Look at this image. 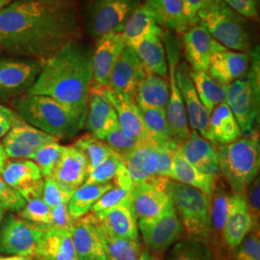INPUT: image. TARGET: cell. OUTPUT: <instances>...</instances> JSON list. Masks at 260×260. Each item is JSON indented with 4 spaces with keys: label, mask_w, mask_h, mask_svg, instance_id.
Wrapping results in <instances>:
<instances>
[{
    "label": "cell",
    "mask_w": 260,
    "mask_h": 260,
    "mask_svg": "<svg viewBox=\"0 0 260 260\" xmlns=\"http://www.w3.org/2000/svg\"><path fill=\"white\" fill-rule=\"evenodd\" d=\"M170 98V86L166 78L146 72L140 82L134 101L140 108L166 110Z\"/></svg>",
    "instance_id": "cell-34"
},
{
    "label": "cell",
    "mask_w": 260,
    "mask_h": 260,
    "mask_svg": "<svg viewBox=\"0 0 260 260\" xmlns=\"http://www.w3.org/2000/svg\"><path fill=\"white\" fill-rule=\"evenodd\" d=\"M103 141L111 149L113 153H115L121 159L122 163L129 156L138 142V140L130 136L121 129L120 125L110 132Z\"/></svg>",
    "instance_id": "cell-47"
},
{
    "label": "cell",
    "mask_w": 260,
    "mask_h": 260,
    "mask_svg": "<svg viewBox=\"0 0 260 260\" xmlns=\"http://www.w3.org/2000/svg\"><path fill=\"white\" fill-rule=\"evenodd\" d=\"M259 47H257L251 52L249 71L226 86L224 103L238 122L242 136H248L256 130L259 119Z\"/></svg>",
    "instance_id": "cell-6"
},
{
    "label": "cell",
    "mask_w": 260,
    "mask_h": 260,
    "mask_svg": "<svg viewBox=\"0 0 260 260\" xmlns=\"http://www.w3.org/2000/svg\"><path fill=\"white\" fill-rule=\"evenodd\" d=\"M141 0H91L87 10L90 34L100 38L111 32H121Z\"/></svg>",
    "instance_id": "cell-9"
},
{
    "label": "cell",
    "mask_w": 260,
    "mask_h": 260,
    "mask_svg": "<svg viewBox=\"0 0 260 260\" xmlns=\"http://www.w3.org/2000/svg\"><path fill=\"white\" fill-rule=\"evenodd\" d=\"M88 164L82 151L74 146L63 147L61 155L49 177L76 190L88 177Z\"/></svg>",
    "instance_id": "cell-30"
},
{
    "label": "cell",
    "mask_w": 260,
    "mask_h": 260,
    "mask_svg": "<svg viewBox=\"0 0 260 260\" xmlns=\"http://www.w3.org/2000/svg\"><path fill=\"white\" fill-rule=\"evenodd\" d=\"M241 129L226 103L219 104L209 117V141L214 145H226L241 138Z\"/></svg>",
    "instance_id": "cell-33"
},
{
    "label": "cell",
    "mask_w": 260,
    "mask_h": 260,
    "mask_svg": "<svg viewBox=\"0 0 260 260\" xmlns=\"http://www.w3.org/2000/svg\"><path fill=\"white\" fill-rule=\"evenodd\" d=\"M3 216H4V210H3V209H1V208H0V222H1V220H2V218H3Z\"/></svg>",
    "instance_id": "cell-60"
},
{
    "label": "cell",
    "mask_w": 260,
    "mask_h": 260,
    "mask_svg": "<svg viewBox=\"0 0 260 260\" xmlns=\"http://www.w3.org/2000/svg\"><path fill=\"white\" fill-rule=\"evenodd\" d=\"M198 24L226 49L246 52L250 48V35L245 19L223 0H208L198 14Z\"/></svg>",
    "instance_id": "cell-7"
},
{
    "label": "cell",
    "mask_w": 260,
    "mask_h": 260,
    "mask_svg": "<svg viewBox=\"0 0 260 260\" xmlns=\"http://www.w3.org/2000/svg\"><path fill=\"white\" fill-rule=\"evenodd\" d=\"M138 229L147 251L157 255L168 251L184 234L173 205L156 218L138 220Z\"/></svg>",
    "instance_id": "cell-12"
},
{
    "label": "cell",
    "mask_w": 260,
    "mask_h": 260,
    "mask_svg": "<svg viewBox=\"0 0 260 260\" xmlns=\"http://www.w3.org/2000/svg\"><path fill=\"white\" fill-rule=\"evenodd\" d=\"M75 191L51 177H47L44 180L42 199L52 209L59 205L68 204Z\"/></svg>",
    "instance_id": "cell-45"
},
{
    "label": "cell",
    "mask_w": 260,
    "mask_h": 260,
    "mask_svg": "<svg viewBox=\"0 0 260 260\" xmlns=\"http://www.w3.org/2000/svg\"><path fill=\"white\" fill-rule=\"evenodd\" d=\"M70 232L78 260H108L103 232L90 214L74 221Z\"/></svg>",
    "instance_id": "cell-15"
},
{
    "label": "cell",
    "mask_w": 260,
    "mask_h": 260,
    "mask_svg": "<svg viewBox=\"0 0 260 260\" xmlns=\"http://www.w3.org/2000/svg\"><path fill=\"white\" fill-rule=\"evenodd\" d=\"M159 148L160 146L149 137L138 140L135 149L123 162L133 184L158 178Z\"/></svg>",
    "instance_id": "cell-24"
},
{
    "label": "cell",
    "mask_w": 260,
    "mask_h": 260,
    "mask_svg": "<svg viewBox=\"0 0 260 260\" xmlns=\"http://www.w3.org/2000/svg\"><path fill=\"white\" fill-rule=\"evenodd\" d=\"M0 260H34L30 256H19V255H8L4 257H0Z\"/></svg>",
    "instance_id": "cell-58"
},
{
    "label": "cell",
    "mask_w": 260,
    "mask_h": 260,
    "mask_svg": "<svg viewBox=\"0 0 260 260\" xmlns=\"http://www.w3.org/2000/svg\"><path fill=\"white\" fill-rule=\"evenodd\" d=\"M125 47L121 32H111L98 38L92 55V84L102 88L109 86L113 68Z\"/></svg>",
    "instance_id": "cell-19"
},
{
    "label": "cell",
    "mask_w": 260,
    "mask_h": 260,
    "mask_svg": "<svg viewBox=\"0 0 260 260\" xmlns=\"http://www.w3.org/2000/svg\"><path fill=\"white\" fill-rule=\"evenodd\" d=\"M53 142L58 140L17 117L2 145L8 157L31 160L37 149Z\"/></svg>",
    "instance_id": "cell-14"
},
{
    "label": "cell",
    "mask_w": 260,
    "mask_h": 260,
    "mask_svg": "<svg viewBox=\"0 0 260 260\" xmlns=\"http://www.w3.org/2000/svg\"><path fill=\"white\" fill-rule=\"evenodd\" d=\"M63 147L64 146H61L58 142H53L37 149L33 154L31 160L36 163L44 178L51 176Z\"/></svg>",
    "instance_id": "cell-44"
},
{
    "label": "cell",
    "mask_w": 260,
    "mask_h": 260,
    "mask_svg": "<svg viewBox=\"0 0 260 260\" xmlns=\"http://www.w3.org/2000/svg\"><path fill=\"white\" fill-rule=\"evenodd\" d=\"M125 169L124 164L115 153L93 170L86 178V184H106L113 182Z\"/></svg>",
    "instance_id": "cell-43"
},
{
    "label": "cell",
    "mask_w": 260,
    "mask_h": 260,
    "mask_svg": "<svg viewBox=\"0 0 260 260\" xmlns=\"http://www.w3.org/2000/svg\"><path fill=\"white\" fill-rule=\"evenodd\" d=\"M167 260H217V258L207 244L183 238L173 245Z\"/></svg>",
    "instance_id": "cell-41"
},
{
    "label": "cell",
    "mask_w": 260,
    "mask_h": 260,
    "mask_svg": "<svg viewBox=\"0 0 260 260\" xmlns=\"http://www.w3.org/2000/svg\"><path fill=\"white\" fill-rule=\"evenodd\" d=\"M163 32L155 33L142 40L132 47L139 57L145 71L166 78L169 73L166 49L163 44Z\"/></svg>",
    "instance_id": "cell-32"
},
{
    "label": "cell",
    "mask_w": 260,
    "mask_h": 260,
    "mask_svg": "<svg viewBox=\"0 0 260 260\" xmlns=\"http://www.w3.org/2000/svg\"><path fill=\"white\" fill-rule=\"evenodd\" d=\"M19 217L31 223L47 226L51 225V209L44 202L42 197L28 200L25 206L19 212Z\"/></svg>",
    "instance_id": "cell-46"
},
{
    "label": "cell",
    "mask_w": 260,
    "mask_h": 260,
    "mask_svg": "<svg viewBox=\"0 0 260 260\" xmlns=\"http://www.w3.org/2000/svg\"><path fill=\"white\" fill-rule=\"evenodd\" d=\"M148 137L159 146H177L171 136L166 119V110L140 108Z\"/></svg>",
    "instance_id": "cell-39"
},
{
    "label": "cell",
    "mask_w": 260,
    "mask_h": 260,
    "mask_svg": "<svg viewBox=\"0 0 260 260\" xmlns=\"http://www.w3.org/2000/svg\"><path fill=\"white\" fill-rule=\"evenodd\" d=\"M128 193L129 190L124 187L114 186L96 201V203L91 208L90 213H99L120 204L128 197Z\"/></svg>",
    "instance_id": "cell-49"
},
{
    "label": "cell",
    "mask_w": 260,
    "mask_h": 260,
    "mask_svg": "<svg viewBox=\"0 0 260 260\" xmlns=\"http://www.w3.org/2000/svg\"><path fill=\"white\" fill-rule=\"evenodd\" d=\"M232 260H260L259 228L252 229L233 251Z\"/></svg>",
    "instance_id": "cell-48"
},
{
    "label": "cell",
    "mask_w": 260,
    "mask_h": 260,
    "mask_svg": "<svg viewBox=\"0 0 260 260\" xmlns=\"http://www.w3.org/2000/svg\"><path fill=\"white\" fill-rule=\"evenodd\" d=\"M246 199L253 223L255 226H259L260 184L258 177H256L249 186L246 192Z\"/></svg>",
    "instance_id": "cell-51"
},
{
    "label": "cell",
    "mask_w": 260,
    "mask_h": 260,
    "mask_svg": "<svg viewBox=\"0 0 260 260\" xmlns=\"http://www.w3.org/2000/svg\"><path fill=\"white\" fill-rule=\"evenodd\" d=\"M33 257L36 260H78L70 229L46 230L38 241Z\"/></svg>",
    "instance_id": "cell-28"
},
{
    "label": "cell",
    "mask_w": 260,
    "mask_h": 260,
    "mask_svg": "<svg viewBox=\"0 0 260 260\" xmlns=\"http://www.w3.org/2000/svg\"><path fill=\"white\" fill-rule=\"evenodd\" d=\"M232 9L243 18L256 19L258 16L259 0H223Z\"/></svg>",
    "instance_id": "cell-52"
},
{
    "label": "cell",
    "mask_w": 260,
    "mask_h": 260,
    "mask_svg": "<svg viewBox=\"0 0 260 260\" xmlns=\"http://www.w3.org/2000/svg\"><path fill=\"white\" fill-rule=\"evenodd\" d=\"M92 81V55L75 41L43 62L27 93L51 98L85 121Z\"/></svg>",
    "instance_id": "cell-2"
},
{
    "label": "cell",
    "mask_w": 260,
    "mask_h": 260,
    "mask_svg": "<svg viewBox=\"0 0 260 260\" xmlns=\"http://www.w3.org/2000/svg\"><path fill=\"white\" fill-rule=\"evenodd\" d=\"M184 157L206 175L220 178L218 170L217 147L204 138L198 131L192 130L189 138L179 145Z\"/></svg>",
    "instance_id": "cell-29"
},
{
    "label": "cell",
    "mask_w": 260,
    "mask_h": 260,
    "mask_svg": "<svg viewBox=\"0 0 260 260\" xmlns=\"http://www.w3.org/2000/svg\"><path fill=\"white\" fill-rule=\"evenodd\" d=\"M47 226L8 215L0 228V252L6 255L34 256L38 241Z\"/></svg>",
    "instance_id": "cell-11"
},
{
    "label": "cell",
    "mask_w": 260,
    "mask_h": 260,
    "mask_svg": "<svg viewBox=\"0 0 260 260\" xmlns=\"http://www.w3.org/2000/svg\"><path fill=\"white\" fill-rule=\"evenodd\" d=\"M114 186V182L106 184L83 183L79 186L68 203V211L71 218L75 221L87 215L96 201Z\"/></svg>",
    "instance_id": "cell-37"
},
{
    "label": "cell",
    "mask_w": 260,
    "mask_h": 260,
    "mask_svg": "<svg viewBox=\"0 0 260 260\" xmlns=\"http://www.w3.org/2000/svg\"><path fill=\"white\" fill-rule=\"evenodd\" d=\"M103 90L117 113L119 125L121 129L135 139L148 138L139 107L134 99L124 93L116 92L109 87L103 88Z\"/></svg>",
    "instance_id": "cell-27"
},
{
    "label": "cell",
    "mask_w": 260,
    "mask_h": 260,
    "mask_svg": "<svg viewBox=\"0 0 260 260\" xmlns=\"http://www.w3.org/2000/svg\"><path fill=\"white\" fill-rule=\"evenodd\" d=\"M26 205V201L18 191L10 187L0 177V208L19 212Z\"/></svg>",
    "instance_id": "cell-50"
},
{
    "label": "cell",
    "mask_w": 260,
    "mask_h": 260,
    "mask_svg": "<svg viewBox=\"0 0 260 260\" xmlns=\"http://www.w3.org/2000/svg\"><path fill=\"white\" fill-rule=\"evenodd\" d=\"M163 186L182 224L185 238L208 245L210 198L194 187L169 178H164Z\"/></svg>",
    "instance_id": "cell-5"
},
{
    "label": "cell",
    "mask_w": 260,
    "mask_h": 260,
    "mask_svg": "<svg viewBox=\"0 0 260 260\" xmlns=\"http://www.w3.org/2000/svg\"><path fill=\"white\" fill-rule=\"evenodd\" d=\"M74 220L68 211V204H62L51 209V225L50 228L70 229Z\"/></svg>",
    "instance_id": "cell-53"
},
{
    "label": "cell",
    "mask_w": 260,
    "mask_h": 260,
    "mask_svg": "<svg viewBox=\"0 0 260 260\" xmlns=\"http://www.w3.org/2000/svg\"><path fill=\"white\" fill-rule=\"evenodd\" d=\"M186 60L192 71L207 72L209 61L214 53L225 50L204 26L197 24L183 34Z\"/></svg>",
    "instance_id": "cell-23"
},
{
    "label": "cell",
    "mask_w": 260,
    "mask_h": 260,
    "mask_svg": "<svg viewBox=\"0 0 260 260\" xmlns=\"http://www.w3.org/2000/svg\"><path fill=\"white\" fill-rule=\"evenodd\" d=\"M42 66L43 62L38 60L0 52V100L27 93Z\"/></svg>",
    "instance_id": "cell-10"
},
{
    "label": "cell",
    "mask_w": 260,
    "mask_h": 260,
    "mask_svg": "<svg viewBox=\"0 0 260 260\" xmlns=\"http://www.w3.org/2000/svg\"><path fill=\"white\" fill-rule=\"evenodd\" d=\"M251 65V55L230 49L219 51L211 56L207 74L223 86L233 83L245 75Z\"/></svg>",
    "instance_id": "cell-26"
},
{
    "label": "cell",
    "mask_w": 260,
    "mask_h": 260,
    "mask_svg": "<svg viewBox=\"0 0 260 260\" xmlns=\"http://www.w3.org/2000/svg\"><path fill=\"white\" fill-rule=\"evenodd\" d=\"M163 42L166 46L168 67L170 75V98L166 108L168 127L174 141L180 145L190 136V128L187 119L185 106L176 81V68L179 63V46L176 39L170 34H163Z\"/></svg>",
    "instance_id": "cell-8"
},
{
    "label": "cell",
    "mask_w": 260,
    "mask_h": 260,
    "mask_svg": "<svg viewBox=\"0 0 260 260\" xmlns=\"http://www.w3.org/2000/svg\"><path fill=\"white\" fill-rule=\"evenodd\" d=\"M164 178H155L149 182L133 184L128 201L137 221L156 218L172 205L164 186Z\"/></svg>",
    "instance_id": "cell-13"
},
{
    "label": "cell",
    "mask_w": 260,
    "mask_h": 260,
    "mask_svg": "<svg viewBox=\"0 0 260 260\" xmlns=\"http://www.w3.org/2000/svg\"><path fill=\"white\" fill-rule=\"evenodd\" d=\"M233 194L228 192L219 178L210 198V238L208 242V246L213 251L217 260H225L222 238L223 229L231 212Z\"/></svg>",
    "instance_id": "cell-25"
},
{
    "label": "cell",
    "mask_w": 260,
    "mask_h": 260,
    "mask_svg": "<svg viewBox=\"0 0 260 260\" xmlns=\"http://www.w3.org/2000/svg\"><path fill=\"white\" fill-rule=\"evenodd\" d=\"M159 32H162V29L158 25L153 13L145 3H141L131 14L121 33L126 46L133 47L142 40Z\"/></svg>",
    "instance_id": "cell-35"
},
{
    "label": "cell",
    "mask_w": 260,
    "mask_h": 260,
    "mask_svg": "<svg viewBox=\"0 0 260 260\" xmlns=\"http://www.w3.org/2000/svg\"><path fill=\"white\" fill-rule=\"evenodd\" d=\"M254 228L259 226H255L251 219L246 194H233L232 208L223 229L222 238L225 260H232L233 251Z\"/></svg>",
    "instance_id": "cell-18"
},
{
    "label": "cell",
    "mask_w": 260,
    "mask_h": 260,
    "mask_svg": "<svg viewBox=\"0 0 260 260\" xmlns=\"http://www.w3.org/2000/svg\"><path fill=\"white\" fill-rule=\"evenodd\" d=\"M89 214L103 232L120 238L139 240L138 221L132 211L128 198L102 212Z\"/></svg>",
    "instance_id": "cell-21"
},
{
    "label": "cell",
    "mask_w": 260,
    "mask_h": 260,
    "mask_svg": "<svg viewBox=\"0 0 260 260\" xmlns=\"http://www.w3.org/2000/svg\"><path fill=\"white\" fill-rule=\"evenodd\" d=\"M207 1L208 0H182L183 12L190 27L198 24V14Z\"/></svg>",
    "instance_id": "cell-54"
},
{
    "label": "cell",
    "mask_w": 260,
    "mask_h": 260,
    "mask_svg": "<svg viewBox=\"0 0 260 260\" xmlns=\"http://www.w3.org/2000/svg\"><path fill=\"white\" fill-rule=\"evenodd\" d=\"M145 75L146 71L139 57L132 47L126 46L113 68L108 87L134 99Z\"/></svg>",
    "instance_id": "cell-22"
},
{
    "label": "cell",
    "mask_w": 260,
    "mask_h": 260,
    "mask_svg": "<svg viewBox=\"0 0 260 260\" xmlns=\"http://www.w3.org/2000/svg\"><path fill=\"white\" fill-rule=\"evenodd\" d=\"M153 13L158 25L185 33L190 28L183 12L182 0H144Z\"/></svg>",
    "instance_id": "cell-36"
},
{
    "label": "cell",
    "mask_w": 260,
    "mask_h": 260,
    "mask_svg": "<svg viewBox=\"0 0 260 260\" xmlns=\"http://www.w3.org/2000/svg\"><path fill=\"white\" fill-rule=\"evenodd\" d=\"M8 155L5 151V149L3 148V145L0 144V174L2 173L3 169L5 167L6 163H7V160H8Z\"/></svg>",
    "instance_id": "cell-56"
},
{
    "label": "cell",
    "mask_w": 260,
    "mask_h": 260,
    "mask_svg": "<svg viewBox=\"0 0 260 260\" xmlns=\"http://www.w3.org/2000/svg\"><path fill=\"white\" fill-rule=\"evenodd\" d=\"M139 260H162L157 254H154L150 251L144 250L140 255Z\"/></svg>",
    "instance_id": "cell-57"
},
{
    "label": "cell",
    "mask_w": 260,
    "mask_h": 260,
    "mask_svg": "<svg viewBox=\"0 0 260 260\" xmlns=\"http://www.w3.org/2000/svg\"><path fill=\"white\" fill-rule=\"evenodd\" d=\"M176 81L185 106L188 123L191 129L198 131L204 138L209 140V117L196 92L190 76V69L186 62L178 63L176 68Z\"/></svg>",
    "instance_id": "cell-16"
},
{
    "label": "cell",
    "mask_w": 260,
    "mask_h": 260,
    "mask_svg": "<svg viewBox=\"0 0 260 260\" xmlns=\"http://www.w3.org/2000/svg\"><path fill=\"white\" fill-rule=\"evenodd\" d=\"M190 76L200 101L209 113L224 102L226 86L216 82L209 76L207 72L190 70Z\"/></svg>",
    "instance_id": "cell-38"
},
{
    "label": "cell",
    "mask_w": 260,
    "mask_h": 260,
    "mask_svg": "<svg viewBox=\"0 0 260 260\" xmlns=\"http://www.w3.org/2000/svg\"><path fill=\"white\" fill-rule=\"evenodd\" d=\"M102 232L105 240L108 260H139L143 251L139 240L120 238L105 233L103 230Z\"/></svg>",
    "instance_id": "cell-42"
},
{
    "label": "cell",
    "mask_w": 260,
    "mask_h": 260,
    "mask_svg": "<svg viewBox=\"0 0 260 260\" xmlns=\"http://www.w3.org/2000/svg\"><path fill=\"white\" fill-rule=\"evenodd\" d=\"M13 111L21 121L57 140L70 139L85 126V121L51 98L23 94L12 103Z\"/></svg>",
    "instance_id": "cell-3"
},
{
    "label": "cell",
    "mask_w": 260,
    "mask_h": 260,
    "mask_svg": "<svg viewBox=\"0 0 260 260\" xmlns=\"http://www.w3.org/2000/svg\"><path fill=\"white\" fill-rule=\"evenodd\" d=\"M73 146L82 151L87 160L89 174L113 154V151L104 141L96 138L91 133H86L79 137Z\"/></svg>",
    "instance_id": "cell-40"
},
{
    "label": "cell",
    "mask_w": 260,
    "mask_h": 260,
    "mask_svg": "<svg viewBox=\"0 0 260 260\" xmlns=\"http://www.w3.org/2000/svg\"><path fill=\"white\" fill-rule=\"evenodd\" d=\"M1 176L2 179L18 191L26 202L33 198L42 197L44 179L40 169L32 160L7 161Z\"/></svg>",
    "instance_id": "cell-17"
},
{
    "label": "cell",
    "mask_w": 260,
    "mask_h": 260,
    "mask_svg": "<svg viewBox=\"0 0 260 260\" xmlns=\"http://www.w3.org/2000/svg\"><path fill=\"white\" fill-rule=\"evenodd\" d=\"M80 37L72 0H13L0 11V52L45 62Z\"/></svg>",
    "instance_id": "cell-1"
},
{
    "label": "cell",
    "mask_w": 260,
    "mask_h": 260,
    "mask_svg": "<svg viewBox=\"0 0 260 260\" xmlns=\"http://www.w3.org/2000/svg\"><path fill=\"white\" fill-rule=\"evenodd\" d=\"M85 125L91 134L103 140L119 126L118 116L103 88L91 84Z\"/></svg>",
    "instance_id": "cell-20"
},
{
    "label": "cell",
    "mask_w": 260,
    "mask_h": 260,
    "mask_svg": "<svg viewBox=\"0 0 260 260\" xmlns=\"http://www.w3.org/2000/svg\"><path fill=\"white\" fill-rule=\"evenodd\" d=\"M170 179L185 185L194 187L205 193V195L208 196L209 198H211L219 178L217 179L210 177L200 171L194 165H192L184 157L178 145L174 154Z\"/></svg>",
    "instance_id": "cell-31"
},
{
    "label": "cell",
    "mask_w": 260,
    "mask_h": 260,
    "mask_svg": "<svg viewBox=\"0 0 260 260\" xmlns=\"http://www.w3.org/2000/svg\"><path fill=\"white\" fill-rule=\"evenodd\" d=\"M219 177L231 189L232 194H246L256 178L260 166L259 134L254 130L231 144L218 146Z\"/></svg>",
    "instance_id": "cell-4"
},
{
    "label": "cell",
    "mask_w": 260,
    "mask_h": 260,
    "mask_svg": "<svg viewBox=\"0 0 260 260\" xmlns=\"http://www.w3.org/2000/svg\"><path fill=\"white\" fill-rule=\"evenodd\" d=\"M16 119L15 112L0 103V138L8 133Z\"/></svg>",
    "instance_id": "cell-55"
},
{
    "label": "cell",
    "mask_w": 260,
    "mask_h": 260,
    "mask_svg": "<svg viewBox=\"0 0 260 260\" xmlns=\"http://www.w3.org/2000/svg\"><path fill=\"white\" fill-rule=\"evenodd\" d=\"M13 0H0V11L6 7Z\"/></svg>",
    "instance_id": "cell-59"
}]
</instances>
